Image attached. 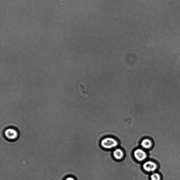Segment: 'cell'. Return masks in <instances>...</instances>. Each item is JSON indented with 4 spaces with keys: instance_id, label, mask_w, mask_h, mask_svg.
Instances as JSON below:
<instances>
[{
    "instance_id": "cell-2",
    "label": "cell",
    "mask_w": 180,
    "mask_h": 180,
    "mask_svg": "<svg viewBox=\"0 0 180 180\" xmlns=\"http://www.w3.org/2000/svg\"><path fill=\"white\" fill-rule=\"evenodd\" d=\"M143 168L145 171L148 172H154L157 169L158 166L154 162L148 161L143 164Z\"/></svg>"
},
{
    "instance_id": "cell-3",
    "label": "cell",
    "mask_w": 180,
    "mask_h": 180,
    "mask_svg": "<svg viewBox=\"0 0 180 180\" xmlns=\"http://www.w3.org/2000/svg\"><path fill=\"white\" fill-rule=\"evenodd\" d=\"M134 156L135 158L139 162L143 161L147 157L146 152L140 148L137 149L134 151Z\"/></svg>"
},
{
    "instance_id": "cell-5",
    "label": "cell",
    "mask_w": 180,
    "mask_h": 180,
    "mask_svg": "<svg viewBox=\"0 0 180 180\" xmlns=\"http://www.w3.org/2000/svg\"><path fill=\"white\" fill-rule=\"evenodd\" d=\"M113 155L117 160L122 159L124 156L123 151L120 148H117L113 152Z\"/></svg>"
},
{
    "instance_id": "cell-7",
    "label": "cell",
    "mask_w": 180,
    "mask_h": 180,
    "mask_svg": "<svg viewBox=\"0 0 180 180\" xmlns=\"http://www.w3.org/2000/svg\"><path fill=\"white\" fill-rule=\"evenodd\" d=\"M150 180H162V177L160 174L157 172H153L150 177Z\"/></svg>"
},
{
    "instance_id": "cell-6",
    "label": "cell",
    "mask_w": 180,
    "mask_h": 180,
    "mask_svg": "<svg viewBox=\"0 0 180 180\" xmlns=\"http://www.w3.org/2000/svg\"><path fill=\"white\" fill-rule=\"evenodd\" d=\"M141 146L143 148L146 149L150 148L152 146V142L148 139H145L142 140Z\"/></svg>"
},
{
    "instance_id": "cell-8",
    "label": "cell",
    "mask_w": 180,
    "mask_h": 180,
    "mask_svg": "<svg viewBox=\"0 0 180 180\" xmlns=\"http://www.w3.org/2000/svg\"><path fill=\"white\" fill-rule=\"evenodd\" d=\"M65 180H75L74 178H72V177H69L68 178H66Z\"/></svg>"
},
{
    "instance_id": "cell-1",
    "label": "cell",
    "mask_w": 180,
    "mask_h": 180,
    "mask_svg": "<svg viewBox=\"0 0 180 180\" xmlns=\"http://www.w3.org/2000/svg\"><path fill=\"white\" fill-rule=\"evenodd\" d=\"M118 143L116 140L112 138L108 137L103 139L101 142L102 147L106 149H112L117 147Z\"/></svg>"
},
{
    "instance_id": "cell-4",
    "label": "cell",
    "mask_w": 180,
    "mask_h": 180,
    "mask_svg": "<svg viewBox=\"0 0 180 180\" xmlns=\"http://www.w3.org/2000/svg\"><path fill=\"white\" fill-rule=\"evenodd\" d=\"M5 135L8 138L10 139H15L18 136V132L12 128L7 129L5 132Z\"/></svg>"
}]
</instances>
